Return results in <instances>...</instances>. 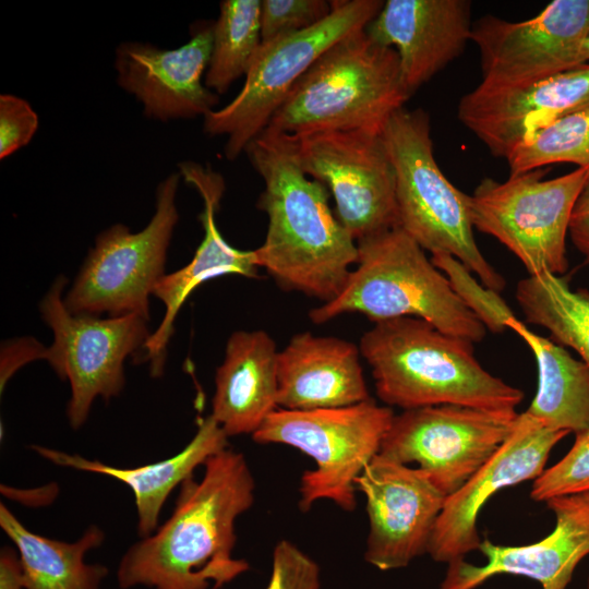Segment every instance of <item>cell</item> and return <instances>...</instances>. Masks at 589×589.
<instances>
[{
	"label": "cell",
	"instance_id": "6da1fadb",
	"mask_svg": "<svg viewBox=\"0 0 589 589\" xmlns=\"http://www.w3.org/2000/svg\"><path fill=\"white\" fill-rule=\"evenodd\" d=\"M200 480L180 485L171 516L131 545L117 569L120 588L220 589L250 569L236 558V520L254 502L244 455L229 447L209 457Z\"/></svg>",
	"mask_w": 589,
	"mask_h": 589
},
{
	"label": "cell",
	"instance_id": "7a4b0ae2",
	"mask_svg": "<svg viewBox=\"0 0 589 589\" xmlns=\"http://www.w3.org/2000/svg\"><path fill=\"white\" fill-rule=\"evenodd\" d=\"M262 177L257 208L268 224L255 262L286 290L329 302L357 264V241L333 213L324 183L301 168L291 139L266 128L245 148Z\"/></svg>",
	"mask_w": 589,
	"mask_h": 589
},
{
	"label": "cell",
	"instance_id": "3957f363",
	"mask_svg": "<svg viewBox=\"0 0 589 589\" xmlns=\"http://www.w3.org/2000/svg\"><path fill=\"white\" fill-rule=\"evenodd\" d=\"M378 398L402 410L457 405L516 411L524 393L477 360L473 342L402 316L374 323L359 346Z\"/></svg>",
	"mask_w": 589,
	"mask_h": 589
},
{
	"label": "cell",
	"instance_id": "277c9868",
	"mask_svg": "<svg viewBox=\"0 0 589 589\" xmlns=\"http://www.w3.org/2000/svg\"><path fill=\"white\" fill-rule=\"evenodd\" d=\"M357 247V267L335 299L310 311L313 323L344 313H361L374 323L411 316L472 342L484 338L485 326L400 227L360 239Z\"/></svg>",
	"mask_w": 589,
	"mask_h": 589
},
{
	"label": "cell",
	"instance_id": "5b68a950",
	"mask_svg": "<svg viewBox=\"0 0 589 589\" xmlns=\"http://www.w3.org/2000/svg\"><path fill=\"white\" fill-rule=\"evenodd\" d=\"M395 49L358 29L326 50L294 84L267 128L290 136L325 131H382L402 108Z\"/></svg>",
	"mask_w": 589,
	"mask_h": 589
},
{
	"label": "cell",
	"instance_id": "8992f818",
	"mask_svg": "<svg viewBox=\"0 0 589 589\" xmlns=\"http://www.w3.org/2000/svg\"><path fill=\"white\" fill-rule=\"evenodd\" d=\"M382 137L395 172L398 227L424 251L456 257L481 284L501 292L504 277L476 243L469 195L447 180L434 158L428 113L398 109L385 122Z\"/></svg>",
	"mask_w": 589,
	"mask_h": 589
},
{
	"label": "cell",
	"instance_id": "52a82bcc",
	"mask_svg": "<svg viewBox=\"0 0 589 589\" xmlns=\"http://www.w3.org/2000/svg\"><path fill=\"white\" fill-rule=\"evenodd\" d=\"M394 412L371 398L346 407L287 410L277 408L252 434L257 444H283L310 456L313 470L302 473L299 508L308 512L329 500L345 512L357 507L356 481L380 453Z\"/></svg>",
	"mask_w": 589,
	"mask_h": 589
},
{
	"label": "cell",
	"instance_id": "ba28073f",
	"mask_svg": "<svg viewBox=\"0 0 589 589\" xmlns=\"http://www.w3.org/2000/svg\"><path fill=\"white\" fill-rule=\"evenodd\" d=\"M318 24L263 43L237 96L205 115L207 135H226L225 156L236 159L269 124L273 116L312 64L334 44L365 28L381 11V0H335Z\"/></svg>",
	"mask_w": 589,
	"mask_h": 589
},
{
	"label": "cell",
	"instance_id": "9c48e42d",
	"mask_svg": "<svg viewBox=\"0 0 589 589\" xmlns=\"http://www.w3.org/2000/svg\"><path fill=\"white\" fill-rule=\"evenodd\" d=\"M180 173H171L156 191V209L147 226L132 232L115 224L95 240L72 287L63 297L74 315L110 317L130 314L149 318V296L165 276L167 250L179 220L176 194Z\"/></svg>",
	"mask_w": 589,
	"mask_h": 589
},
{
	"label": "cell",
	"instance_id": "30bf717a",
	"mask_svg": "<svg viewBox=\"0 0 589 589\" xmlns=\"http://www.w3.org/2000/svg\"><path fill=\"white\" fill-rule=\"evenodd\" d=\"M544 175L541 168L510 175L505 182L485 178L469 195L473 228L504 244L529 276L567 271L566 236L589 167L549 180Z\"/></svg>",
	"mask_w": 589,
	"mask_h": 589
},
{
	"label": "cell",
	"instance_id": "8fae6325",
	"mask_svg": "<svg viewBox=\"0 0 589 589\" xmlns=\"http://www.w3.org/2000/svg\"><path fill=\"white\" fill-rule=\"evenodd\" d=\"M65 284L64 276L56 278L39 311L53 333L45 360L61 380L70 383L67 416L70 425L79 429L97 397L108 401L121 393L124 360L144 348L151 334L147 320L136 314L103 320L70 313L62 297Z\"/></svg>",
	"mask_w": 589,
	"mask_h": 589
},
{
	"label": "cell",
	"instance_id": "7c38bea8",
	"mask_svg": "<svg viewBox=\"0 0 589 589\" xmlns=\"http://www.w3.org/2000/svg\"><path fill=\"white\" fill-rule=\"evenodd\" d=\"M517 417L516 411L457 405L404 410L394 416L378 454L404 465L417 462L448 496L494 455Z\"/></svg>",
	"mask_w": 589,
	"mask_h": 589
},
{
	"label": "cell",
	"instance_id": "4fadbf2b",
	"mask_svg": "<svg viewBox=\"0 0 589 589\" xmlns=\"http://www.w3.org/2000/svg\"><path fill=\"white\" fill-rule=\"evenodd\" d=\"M290 139L301 168L326 185L337 218L356 241L398 227L395 172L382 131H325Z\"/></svg>",
	"mask_w": 589,
	"mask_h": 589
},
{
	"label": "cell",
	"instance_id": "5bb4252c",
	"mask_svg": "<svg viewBox=\"0 0 589 589\" xmlns=\"http://www.w3.org/2000/svg\"><path fill=\"white\" fill-rule=\"evenodd\" d=\"M589 0H555L534 17L510 22L485 15L472 24L488 87L521 86L584 63Z\"/></svg>",
	"mask_w": 589,
	"mask_h": 589
},
{
	"label": "cell",
	"instance_id": "9a60e30c",
	"mask_svg": "<svg viewBox=\"0 0 589 589\" xmlns=\"http://www.w3.org/2000/svg\"><path fill=\"white\" fill-rule=\"evenodd\" d=\"M356 486L366 500L369 564L380 570L397 569L428 553L447 496L424 471L377 454Z\"/></svg>",
	"mask_w": 589,
	"mask_h": 589
},
{
	"label": "cell",
	"instance_id": "2e32d148",
	"mask_svg": "<svg viewBox=\"0 0 589 589\" xmlns=\"http://www.w3.org/2000/svg\"><path fill=\"white\" fill-rule=\"evenodd\" d=\"M568 431L544 426L527 412L518 413L510 434L468 481L445 500L428 553L450 564L479 550L477 521L485 503L502 489L534 480L543 471L553 447Z\"/></svg>",
	"mask_w": 589,
	"mask_h": 589
},
{
	"label": "cell",
	"instance_id": "e0dca14e",
	"mask_svg": "<svg viewBox=\"0 0 589 589\" xmlns=\"http://www.w3.org/2000/svg\"><path fill=\"white\" fill-rule=\"evenodd\" d=\"M589 108V63L512 87L479 84L458 105V119L496 157L506 158L544 125Z\"/></svg>",
	"mask_w": 589,
	"mask_h": 589
},
{
	"label": "cell",
	"instance_id": "ac0fdd59",
	"mask_svg": "<svg viewBox=\"0 0 589 589\" xmlns=\"http://www.w3.org/2000/svg\"><path fill=\"white\" fill-rule=\"evenodd\" d=\"M213 24L203 23L175 49L124 41L116 49L117 82L142 105L149 119L168 121L204 117L219 96L203 82L213 45Z\"/></svg>",
	"mask_w": 589,
	"mask_h": 589
},
{
	"label": "cell",
	"instance_id": "d6986e66",
	"mask_svg": "<svg viewBox=\"0 0 589 589\" xmlns=\"http://www.w3.org/2000/svg\"><path fill=\"white\" fill-rule=\"evenodd\" d=\"M555 516L553 531L527 545H500L485 539L479 550L486 564L464 558L448 564L440 589H476L493 576L509 574L538 581L542 589H566L574 570L589 555V492L545 501Z\"/></svg>",
	"mask_w": 589,
	"mask_h": 589
},
{
	"label": "cell",
	"instance_id": "ffe728a7",
	"mask_svg": "<svg viewBox=\"0 0 589 589\" xmlns=\"http://www.w3.org/2000/svg\"><path fill=\"white\" fill-rule=\"evenodd\" d=\"M470 12L467 0H387L365 32L395 49L411 96L464 51L471 37Z\"/></svg>",
	"mask_w": 589,
	"mask_h": 589
},
{
	"label": "cell",
	"instance_id": "44dd1931",
	"mask_svg": "<svg viewBox=\"0 0 589 589\" xmlns=\"http://www.w3.org/2000/svg\"><path fill=\"white\" fill-rule=\"evenodd\" d=\"M179 173L202 196L204 208L199 219L204 238L192 260L182 268L165 275L155 286L153 296L166 309L158 328L144 346L142 361L149 362L151 374L160 376L164 371L166 348L173 332L178 311L190 293L203 283L228 274L257 277L259 266L253 251L238 250L223 238L216 224V213L225 192L223 176L209 166L194 161L179 164Z\"/></svg>",
	"mask_w": 589,
	"mask_h": 589
},
{
	"label": "cell",
	"instance_id": "7402d4cb",
	"mask_svg": "<svg viewBox=\"0 0 589 589\" xmlns=\"http://www.w3.org/2000/svg\"><path fill=\"white\" fill-rule=\"evenodd\" d=\"M360 354L359 347L341 338L310 332L292 336L278 351V408H339L370 399Z\"/></svg>",
	"mask_w": 589,
	"mask_h": 589
},
{
	"label": "cell",
	"instance_id": "603a6c76",
	"mask_svg": "<svg viewBox=\"0 0 589 589\" xmlns=\"http://www.w3.org/2000/svg\"><path fill=\"white\" fill-rule=\"evenodd\" d=\"M278 351L262 329L237 330L216 370L211 416L227 436L253 434L277 406Z\"/></svg>",
	"mask_w": 589,
	"mask_h": 589
},
{
	"label": "cell",
	"instance_id": "cb8c5ba5",
	"mask_svg": "<svg viewBox=\"0 0 589 589\" xmlns=\"http://www.w3.org/2000/svg\"><path fill=\"white\" fill-rule=\"evenodd\" d=\"M31 447L58 466L108 476L128 485L134 494L137 533L145 538L156 530L161 508L172 490L193 476L209 457L227 448L228 436L209 414L200 420L196 433L178 454L135 468H119L39 445Z\"/></svg>",
	"mask_w": 589,
	"mask_h": 589
},
{
	"label": "cell",
	"instance_id": "d4e9b609",
	"mask_svg": "<svg viewBox=\"0 0 589 589\" xmlns=\"http://www.w3.org/2000/svg\"><path fill=\"white\" fill-rule=\"evenodd\" d=\"M0 526L16 546L26 589H100L108 568L85 562L105 540L99 527L89 526L74 542L55 540L27 529L2 503Z\"/></svg>",
	"mask_w": 589,
	"mask_h": 589
},
{
	"label": "cell",
	"instance_id": "484cf974",
	"mask_svg": "<svg viewBox=\"0 0 589 589\" xmlns=\"http://www.w3.org/2000/svg\"><path fill=\"white\" fill-rule=\"evenodd\" d=\"M534 354L537 394L525 411L553 430L578 433L589 429V370L565 347L544 338L519 320L508 324Z\"/></svg>",
	"mask_w": 589,
	"mask_h": 589
},
{
	"label": "cell",
	"instance_id": "4316f807",
	"mask_svg": "<svg viewBox=\"0 0 589 589\" xmlns=\"http://www.w3.org/2000/svg\"><path fill=\"white\" fill-rule=\"evenodd\" d=\"M516 300L528 323L577 352L589 370V291L573 290L565 277L543 272L521 279Z\"/></svg>",
	"mask_w": 589,
	"mask_h": 589
},
{
	"label": "cell",
	"instance_id": "83f0119b",
	"mask_svg": "<svg viewBox=\"0 0 589 589\" xmlns=\"http://www.w3.org/2000/svg\"><path fill=\"white\" fill-rule=\"evenodd\" d=\"M261 0H225L213 24V45L204 84L217 95L247 75L262 41Z\"/></svg>",
	"mask_w": 589,
	"mask_h": 589
},
{
	"label": "cell",
	"instance_id": "f1b7e54d",
	"mask_svg": "<svg viewBox=\"0 0 589 589\" xmlns=\"http://www.w3.org/2000/svg\"><path fill=\"white\" fill-rule=\"evenodd\" d=\"M510 175H520L556 163L589 167V108L560 118L539 129L506 157Z\"/></svg>",
	"mask_w": 589,
	"mask_h": 589
},
{
	"label": "cell",
	"instance_id": "f546056e",
	"mask_svg": "<svg viewBox=\"0 0 589 589\" xmlns=\"http://www.w3.org/2000/svg\"><path fill=\"white\" fill-rule=\"evenodd\" d=\"M431 261L446 276L455 293L486 329L502 333L508 328L509 323L518 320L500 292L478 283L471 272L456 257L435 253L432 254Z\"/></svg>",
	"mask_w": 589,
	"mask_h": 589
},
{
	"label": "cell",
	"instance_id": "4dcf8cb0",
	"mask_svg": "<svg viewBox=\"0 0 589 589\" xmlns=\"http://www.w3.org/2000/svg\"><path fill=\"white\" fill-rule=\"evenodd\" d=\"M589 492V429L575 433L570 449L555 465L533 480L534 501Z\"/></svg>",
	"mask_w": 589,
	"mask_h": 589
},
{
	"label": "cell",
	"instance_id": "1f68e13d",
	"mask_svg": "<svg viewBox=\"0 0 589 589\" xmlns=\"http://www.w3.org/2000/svg\"><path fill=\"white\" fill-rule=\"evenodd\" d=\"M326 0H263L261 5L262 41L308 29L332 12Z\"/></svg>",
	"mask_w": 589,
	"mask_h": 589
},
{
	"label": "cell",
	"instance_id": "d6a6232c",
	"mask_svg": "<svg viewBox=\"0 0 589 589\" xmlns=\"http://www.w3.org/2000/svg\"><path fill=\"white\" fill-rule=\"evenodd\" d=\"M320 588L317 563L291 541H278L273 551L272 574L265 589Z\"/></svg>",
	"mask_w": 589,
	"mask_h": 589
},
{
	"label": "cell",
	"instance_id": "836d02e7",
	"mask_svg": "<svg viewBox=\"0 0 589 589\" xmlns=\"http://www.w3.org/2000/svg\"><path fill=\"white\" fill-rule=\"evenodd\" d=\"M38 129V116L23 98L0 96V158L27 145Z\"/></svg>",
	"mask_w": 589,
	"mask_h": 589
},
{
	"label": "cell",
	"instance_id": "e575fe53",
	"mask_svg": "<svg viewBox=\"0 0 589 589\" xmlns=\"http://www.w3.org/2000/svg\"><path fill=\"white\" fill-rule=\"evenodd\" d=\"M46 349L34 338L5 341L1 347L0 388L3 390L10 377L23 365L46 357Z\"/></svg>",
	"mask_w": 589,
	"mask_h": 589
},
{
	"label": "cell",
	"instance_id": "d590c367",
	"mask_svg": "<svg viewBox=\"0 0 589 589\" xmlns=\"http://www.w3.org/2000/svg\"><path fill=\"white\" fill-rule=\"evenodd\" d=\"M568 233L573 244L589 260V176L575 202Z\"/></svg>",
	"mask_w": 589,
	"mask_h": 589
},
{
	"label": "cell",
	"instance_id": "8d00e7d4",
	"mask_svg": "<svg viewBox=\"0 0 589 589\" xmlns=\"http://www.w3.org/2000/svg\"><path fill=\"white\" fill-rule=\"evenodd\" d=\"M0 589H26L20 555L9 546L0 553Z\"/></svg>",
	"mask_w": 589,
	"mask_h": 589
},
{
	"label": "cell",
	"instance_id": "74e56055",
	"mask_svg": "<svg viewBox=\"0 0 589 589\" xmlns=\"http://www.w3.org/2000/svg\"><path fill=\"white\" fill-rule=\"evenodd\" d=\"M582 59H584V63L587 64L589 63V33L584 41V46H582Z\"/></svg>",
	"mask_w": 589,
	"mask_h": 589
},
{
	"label": "cell",
	"instance_id": "f35d334b",
	"mask_svg": "<svg viewBox=\"0 0 589 589\" xmlns=\"http://www.w3.org/2000/svg\"><path fill=\"white\" fill-rule=\"evenodd\" d=\"M587 588L589 589V578H588V586H587Z\"/></svg>",
	"mask_w": 589,
	"mask_h": 589
}]
</instances>
